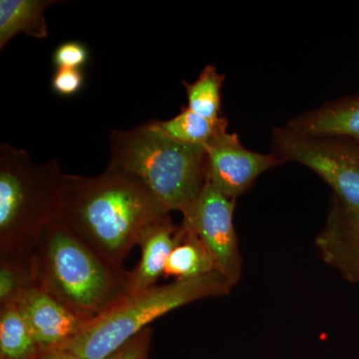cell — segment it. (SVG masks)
Masks as SVG:
<instances>
[{"mask_svg":"<svg viewBox=\"0 0 359 359\" xmlns=\"http://www.w3.org/2000/svg\"><path fill=\"white\" fill-rule=\"evenodd\" d=\"M167 215L136 180L106 168L95 177L65 174L54 219L108 263L123 266L149 226Z\"/></svg>","mask_w":359,"mask_h":359,"instance_id":"1","label":"cell"},{"mask_svg":"<svg viewBox=\"0 0 359 359\" xmlns=\"http://www.w3.org/2000/svg\"><path fill=\"white\" fill-rule=\"evenodd\" d=\"M107 168L136 180L168 215L183 214L208 181L205 148L174 140L150 122L111 133Z\"/></svg>","mask_w":359,"mask_h":359,"instance_id":"2","label":"cell"},{"mask_svg":"<svg viewBox=\"0 0 359 359\" xmlns=\"http://www.w3.org/2000/svg\"><path fill=\"white\" fill-rule=\"evenodd\" d=\"M37 287L93 320L129 294L130 271L108 263L53 219L34 245Z\"/></svg>","mask_w":359,"mask_h":359,"instance_id":"3","label":"cell"},{"mask_svg":"<svg viewBox=\"0 0 359 359\" xmlns=\"http://www.w3.org/2000/svg\"><path fill=\"white\" fill-rule=\"evenodd\" d=\"M65 178L55 159L35 162L22 149L0 146V255L34 249L55 219Z\"/></svg>","mask_w":359,"mask_h":359,"instance_id":"4","label":"cell"},{"mask_svg":"<svg viewBox=\"0 0 359 359\" xmlns=\"http://www.w3.org/2000/svg\"><path fill=\"white\" fill-rule=\"evenodd\" d=\"M231 289L221 273L212 271L128 294L60 349L82 359H106L161 316L191 302L229 294Z\"/></svg>","mask_w":359,"mask_h":359,"instance_id":"5","label":"cell"},{"mask_svg":"<svg viewBox=\"0 0 359 359\" xmlns=\"http://www.w3.org/2000/svg\"><path fill=\"white\" fill-rule=\"evenodd\" d=\"M273 154L313 170L334 191L344 207L359 210V142L344 137L302 133L276 127Z\"/></svg>","mask_w":359,"mask_h":359,"instance_id":"6","label":"cell"},{"mask_svg":"<svg viewBox=\"0 0 359 359\" xmlns=\"http://www.w3.org/2000/svg\"><path fill=\"white\" fill-rule=\"evenodd\" d=\"M235 200L229 199L207 181L199 198L183 212V224L209 252L215 269L231 287L242 271L237 233L233 226Z\"/></svg>","mask_w":359,"mask_h":359,"instance_id":"7","label":"cell"},{"mask_svg":"<svg viewBox=\"0 0 359 359\" xmlns=\"http://www.w3.org/2000/svg\"><path fill=\"white\" fill-rule=\"evenodd\" d=\"M208 182L226 198L236 200L254 184L262 174L283 161L276 154L248 150L237 134L226 131L217 135L205 146Z\"/></svg>","mask_w":359,"mask_h":359,"instance_id":"8","label":"cell"},{"mask_svg":"<svg viewBox=\"0 0 359 359\" xmlns=\"http://www.w3.org/2000/svg\"><path fill=\"white\" fill-rule=\"evenodd\" d=\"M16 304L43 351L62 348L92 320L37 287L27 290Z\"/></svg>","mask_w":359,"mask_h":359,"instance_id":"9","label":"cell"},{"mask_svg":"<svg viewBox=\"0 0 359 359\" xmlns=\"http://www.w3.org/2000/svg\"><path fill=\"white\" fill-rule=\"evenodd\" d=\"M183 224L176 226L169 215L151 224L141 238V259L134 271H130L129 294L154 287L165 268L170 255L184 240Z\"/></svg>","mask_w":359,"mask_h":359,"instance_id":"10","label":"cell"},{"mask_svg":"<svg viewBox=\"0 0 359 359\" xmlns=\"http://www.w3.org/2000/svg\"><path fill=\"white\" fill-rule=\"evenodd\" d=\"M285 126L302 133L344 137L359 142V97L325 104L297 116Z\"/></svg>","mask_w":359,"mask_h":359,"instance_id":"11","label":"cell"},{"mask_svg":"<svg viewBox=\"0 0 359 359\" xmlns=\"http://www.w3.org/2000/svg\"><path fill=\"white\" fill-rule=\"evenodd\" d=\"M53 0H0V49H4L20 33L33 39L48 35L45 11Z\"/></svg>","mask_w":359,"mask_h":359,"instance_id":"12","label":"cell"},{"mask_svg":"<svg viewBox=\"0 0 359 359\" xmlns=\"http://www.w3.org/2000/svg\"><path fill=\"white\" fill-rule=\"evenodd\" d=\"M151 125L174 140L189 145L205 147L217 135L228 130L229 122L224 117L210 120L188 107L182 108L181 112L166 121H150Z\"/></svg>","mask_w":359,"mask_h":359,"instance_id":"13","label":"cell"},{"mask_svg":"<svg viewBox=\"0 0 359 359\" xmlns=\"http://www.w3.org/2000/svg\"><path fill=\"white\" fill-rule=\"evenodd\" d=\"M36 287L34 250L0 255V306L18 304L27 290Z\"/></svg>","mask_w":359,"mask_h":359,"instance_id":"14","label":"cell"},{"mask_svg":"<svg viewBox=\"0 0 359 359\" xmlns=\"http://www.w3.org/2000/svg\"><path fill=\"white\" fill-rule=\"evenodd\" d=\"M41 353L18 304L0 306V359H32Z\"/></svg>","mask_w":359,"mask_h":359,"instance_id":"15","label":"cell"},{"mask_svg":"<svg viewBox=\"0 0 359 359\" xmlns=\"http://www.w3.org/2000/svg\"><path fill=\"white\" fill-rule=\"evenodd\" d=\"M185 230V238L168 259L164 276H175L176 280H187L217 271L199 238L188 229Z\"/></svg>","mask_w":359,"mask_h":359,"instance_id":"16","label":"cell"},{"mask_svg":"<svg viewBox=\"0 0 359 359\" xmlns=\"http://www.w3.org/2000/svg\"><path fill=\"white\" fill-rule=\"evenodd\" d=\"M224 78L214 65H207L193 83L183 82L188 98L187 107L207 119L218 120L223 117L221 107Z\"/></svg>","mask_w":359,"mask_h":359,"instance_id":"17","label":"cell"},{"mask_svg":"<svg viewBox=\"0 0 359 359\" xmlns=\"http://www.w3.org/2000/svg\"><path fill=\"white\" fill-rule=\"evenodd\" d=\"M316 245L323 257L349 245L359 250V210L348 209L339 201L330 212Z\"/></svg>","mask_w":359,"mask_h":359,"instance_id":"18","label":"cell"},{"mask_svg":"<svg viewBox=\"0 0 359 359\" xmlns=\"http://www.w3.org/2000/svg\"><path fill=\"white\" fill-rule=\"evenodd\" d=\"M89 51L79 41H67L59 45L52 55L56 69H79L88 62Z\"/></svg>","mask_w":359,"mask_h":359,"instance_id":"19","label":"cell"},{"mask_svg":"<svg viewBox=\"0 0 359 359\" xmlns=\"http://www.w3.org/2000/svg\"><path fill=\"white\" fill-rule=\"evenodd\" d=\"M85 78L79 69H56L51 79V88L59 96L76 95L83 88Z\"/></svg>","mask_w":359,"mask_h":359,"instance_id":"20","label":"cell"},{"mask_svg":"<svg viewBox=\"0 0 359 359\" xmlns=\"http://www.w3.org/2000/svg\"><path fill=\"white\" fill-rule=\"evenodd\" d=\"M153 330L146 327L106 359H148Z\"/></svg>","mask_w":359,"mask_h":359,"instance_id":"21","label":"cell"},{"mask_svg":"<svg viewBox=\"0 0 359 359\" xmlns=\"http://www.w3.org/2000/svg\"><path fill=\"white\" fill-rule=\"evenodd\" d=\"M41 359H82L75 354L65 351V349H54V351H45Z\"/></svg>","mask_w":359,"mask_h":359,"instance_id":"22","label":"cell"},{"mask_svg":"<svg viewBox=\"0 0 359 359\" xmlns=\"http://www.w3.org/2000/svg\"><path fill=\"white\" fill-rule=\"evenodd\" d=\"M44 353H45V351H43V353L39 354V355L35 356V358H32V359H41L42 354H43Z\"/></svg>","mask_w":359,"mask_h":359,"instance_id":"23","label":"cell"}]
</instances>
